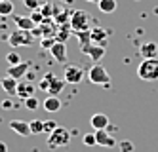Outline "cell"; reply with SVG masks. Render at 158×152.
I'll return each mask as SVG.
<instances>
[{"label": "cell", "mask_w": 158, "mask_h": 152, "mask_svg": "<svg viewBox=\"0 0 158 152\" xmlns=\"http://www.w3.org/2000/svg\"><path fill=\"white\" fill-rule=\"evenodd\" d=\"M63 78L67 84H80L84 80V71L76 65H67L65 67V72H63Z\"/></svg>", "instance_id": "obj_6"}, {"label": "cell", "mask_w": 158, "mask_h": 152, "mask_svg": "<svg viewBox=\"0 0 158 152\" xmlns=\"http://www.w3.org/2000/svg\"><path fill=\"white\" fill-rule=\"evenodd\" d=\"M0 107H2L4 110H12V109H15L14 107V103L10 101V99H6V101H2V105H0Z\"/></svg>", "instance_id": "obj_35"}, {"label": "cell", "mask_w": 158, "mask_h": 152, "mask_svg": "<svg viewBox=\"0 0 158 152\" xmlns=\"http://www.w3.org/2000/svg\"><path fill=\"white\" fill-rule=\"evenodd\" d=\"M55 78V74H52V72H48L46 76H44L40 82H38V88L42 89V91H48V88H50V84H52V80Z\"/></svg>", "instance_id": "obj_23"}, {"label": "cell", "mask_w": 158, "mask_h": 152, "mask_svg": "<svg viewBox=\"0 0 158 152\" xmlns=\"http://www.w3.org/2000/svg\"><path fill=\"white\" fill-rule=\"evenodd\" d=\"M65 78H57L55 76L53 80H52V84H50V88H48V95H59L61 93V89L65 88Z\"/></svg>", "instance_id": "obj_19"}, {"label": "cell", "mask_w": 158, "mask_h": 152, "mask_svg": "<svg viewBox=\"0 0 158 152\" xmlns=\"http://www.w3.org/2000/svg\"><path fill=\"white\" fill-rule=\"evenodd\" d=\"M69 143H71V131L61 125L55 131H52L46 139V145L50 148H63V146H69Z\"/></svg>", "instance_id": "obj_4"}, {"label": "cell", "mask_w": 158, "mask_h": 152, "mask_svg": "<svg viewBox=\"0 0 158 152\" xmlns=\"http://www.w3.org/2000/svg\"><path fill=\"white\" fill-rule=\"evenodd\" d=\"M133 148H135V146H133L131 141H120V143H118V150H120V152H133Z\"/></svg>", "instance_id": "obj_30"}, {"label": "cell", "mask_w": 158, "mask_h": 152, "mask_svg": "<svg viewBox=\"0 0 158 152\" xmlns=\"http://www.w3.org/2000/svg\"><path fill=\"white\" fill-rule=\"evenodd\" d=\"M14 23H15V27L25 29V31H32L36 27L35 21H32L31 17H25V15H14Z\"/></svg>", "instance_id": "obj_18"}, {"label": "cell", "mask_w": 158, "mask_h": 152, "mask_svg": "<svg viewBox=\"0 0 158 152\" xmlns=\"http://www.w3.org/2000/svg\"><path fill=\"white\" fill-rule=\"evenodd\" d=\"M69 34H71V31H69V29H61V32L57 34V38H55V40H59V42H67Z\"/></svg>", "instance_id": "obj_33"}, {"label": "cell", "mask_w": 158, "mask_h": 152, "mask_svg": "<svg viewBox=\"0 0 158 152\" xmlns=\"http://www.w3.org/2000/svg\"><path fill=\"white\" fill-rule=\"evenodd\" d=\"M14 14V2L12 0H2L0 2V15L6 17V15H12Z\"/></svg>", "instance_id": "obj_21"}, {"label": "cell", "mask_w": 158, "mask_h": 152, "mask_svg": "<svg viewBox=\"0 0 158 152\" xmlns=\"http://www.w3.org/2000/svg\"><path fill=\"white\" fill-rule=\"evenodd\" d=\"M86 2H94L95 4V2H99V0H86Z\"/></svg>", "instance_id": "obj_37"}, {"label": "cell", "mask_w": 158, "mask_h": 152, "mask_svg": "<svg viewBox=\"0 0 158 152\" xmlns=\"http://www.w3.org/2000/svg\"><path fill=\"white\" fill-rule=\"evenodd\" d=\"M139 55L143 59H154L158 57V44L156 42H145L139 48Z\"/></svg>", "instance_id": "obj_13"}, {"label": "cell", "mask_w": 158, "mask_h": 152, "mask_svg": "<svg viewBox=\"0 0 158 152\" xmlns=\"http://www.w3.org/2000/svg\"><path fill=\"white\" fill-rule=\"evenodd\" d=\"M50 53H52V57L57 63H67V42H55L53 46H52V50H50Z\"/></svg>", "instance_id": "obj_12"}, {"label": "cell", "mask_w": 158, "mask_h": 152, "mask_svg": "<svg viewBox=\"0 0 158 152\" xmlns=\"http://www.w3.org/2000/svg\"><path fill=\"white\" fill-rule=\"evenodd\" d=\"M53 21L57 23V25H63L65 21H71V14L69 11H59V14L53 15Z\"/></svg>", "instance_id": "obj_26"}, {"label": "cell", "mask_w": 158, "mask_h": 152, "mask_svg": "<svg viewBox=\"0 0 158 152\" xmlns=\"http://www.w3.org/2000/svg\"><path fill=\"white\" fill-rule=\"evenodd\" d=\"M42 109L46 110V112H57V110H61L59 97L57 95H48L46 99H44V103H42Z\"/></svg>", "instance_id": "obj_17"}, {"label": "cell", "mask_w": 158, "mask_h": 152, "mask_svg": "<svg viewBox=\"0 0 158 152\" xmlns=\"http://www.w3.org/2000/svg\"><path fill=\"white\" fill-rule=\"evenodd\" d=\"M29 17H31L32 21H35V25H42V23H44V21H46V17H44V15H42V11H40V10H32Z\"/></svg>", "instance_id": "obj_25"}, {"label": "cell", "mask_w": 158, "mask_h": 152, "mask_svg": "<svg viewBox=\"0 0 158 152\" xmlns=\"http://www.w3.org/2000/svg\"><path fill=\"white\" fill-rule=\"evenodd\" d=\"M57 122H53V120H44V133H52V131H55V129H57Z\"/></svg>", "instance_id": "obj_28"}, {"label": "cell", "mask_w": 158, "mask_h": 152, "mask_svg": "<svg viewBox=\"0 0 158 152\" xmlns=\"http://www.w3.org/2000/svg\"><path fill=\"white\" fill-rule=\"evenodd\" d=\"M89 34H92V44L107 46V40L112 34V31L110 29H103V27H94L92 31H89Z\"/></svg>", "instance_id": "obj_8"}, {"label": "cell", "mask_w": 158, "mask_h": 152, "mask_svg": "<svg viewBox=\"0 0 158 152\" xmlns=\"http://www.w3.org/2000/svg\"><path fill=\"white\" fill-rule=\"evenodd\" d=\"M17 84H19V80L12 78V76H4L0 80V88H2L8 95H17Z\"/></svg>", "instance_id": "obj_16"}, {"label": "cell", "mask_w": 158, "mask_h": 152, "mask_svg": "<svg viewBox=\"0 0 158 152\" xmlns=\"http://www.w3.org/2000/svg\"><path fill=\"white\" fill-rule=\"evenodd\" d=\"M38 107H40V101H38L35 95H32V97H27V99H25V109H27V110H36Z\"/></svg>", "instance_id": "obj_24"}, {"label": "cell", "mask_w": 158, "mask_h": 152, "mask_svg": "<svg viewBox=\"0 0 158 152\" xmlns=\"http://www.w3.org/2000/svg\"><path fill=\"white\" fill-rule=\"evenodd\" d=\"M89 124H92V127L95 131H99V129H107V127L110 125V120H109V116L107 114H94L92 118H89Z\"/></svg>", "instance_id": "obj_14"}, {"label": "cell", "mask_w": 158, "mask_h": 152, "mask_svg": "<svg viewBox=\"0 0 158 152\" xmlns=\"http://www.w3.org/2000/svg\"><path fill=\"white\" fill-rule=\"evenodd\" d=\"M8 125H10V129L15 131L19 137H31V135H32V133H31V125H29V122H25V120H10Z\"/></svg>", "instance_id": "obj_10"}, {"label": "cell", "mask_w": 158, "mask_h": 152, "mask_svg": "<svg viewBox=\"0 0 158 152\" xmlns=\"http://www.w3.org/2000/svg\"><path fill=\"white\" fill-rule=\"evenodd\" d=\"M35 91H36V86L32 84V82H23V80H19V84H17V95H19L21 99L32 97V95H35Z\"/></svg>", "instance_id": "obj_15"}, {"label": "cell", "mask_w": 158, "mask_h": 152, "mask_svg": "<svg viewBox=\"0 0 158 152\" xmlns=\"http://www.w3.org/2000/svg\"><path fill=\"white\" fill-rule=\"evenodd\" d=\"M6 61H8L10 65H19V63H21V57H19L17 51H10V53L6 55Z\"/></svg>", "instance_id": "obj_29"}, {"label": "cell", "mask_w": 158, "mask_h": 152, "mask_svg": "<svg viewBox=\"0 0 158 152\" xmlns=\"http://www.w3.org/2000/svg\"><path fill=\"white\" fill-rule=\"evenodd\" d=\"M97 8H99V11H103V14H112V11L116 10V0H99Z\"/></svg>", "instance_id": "obj_20"}, {"label": "cell", "mask_w": 158, "mask_h": 152, "mask_svg": "<svg viewBox=\"0 0 158 152\" xmlns=\"http://www.w3.org/2000/svg\"><path fill=\"white\" fill-rule=\"evenodd\" d=\"M95 139H97V145L99 146H105V148H112L116 145V139L109 129H99L95 131Z\"/></svg>", "instance_id": "obj_11"}, {"label": "cell", "mask_w": 158, "mask_h": 152, "mask_svg": "<svg viewBox=\"0 0 158 152\" xmlns=\"http://www.w3.org/2000/svg\"><path fill=\"white\" fill-rule=\"evenodd\" d=\"M82 143H84L86 146H95V145H97V139H95V133H86V135L82 137Z\"/></svg>", "instance_id": "obj_27"}, {"label": "cell", "mask_w": 158, "mask_h": 152, "mask_svg": "<svg viewBox=\"0 0 158 152\" xmlns=\"http://www.w3.org/2000/svg\"><path fill=\"white\" fill-rule=\"evenodd\" d=\"M23 4L32 11V10H40V0H23Z\"/></svg>", "instance_id": "obj_31"}, {"label": "cell", "mask_w": 158, "mask_h": 152, "mask_svg": "<svg viewBox=\"0 0 158 152\" xmlns=\"http://www.w3.org/2000/svg\"><path fill=\"white\" fill-rule=\"evenodd\" d=\"M82 53L88 55L92 61H101L103 59V55H105V46H97V44H88V46H82Z\"/></svg>", "instance_id": "obj_7"}, {"label": "cell", "mask_w": 158, "mask_h": 152, "mask_svg": "<svg viewBox=\"0 0 158 152\" xmlns=\"http://www.w3.org/2000/svg\"><path fill=\"white\" fill-rule=\"evenodd\" d=\"M29 125H31V133H32V135L44 133V120H31Z\"/></svg>", "instance_id": "obj_22"}, {"label": "cell", "mask_w": 158, "mask_h": 152, "mask_svg": "<svg viewBox=\"0 0 158 152\" xmlns=\"http://www.w3.org/2000/svg\"><path fill=\"white\" fill-rule=\"evenodd\" d=\"M0 152H8V145L4 141H0Z\"/></svg>", "instance_id": "obj_36"}, {"label": "cell", "mask_w": 158, "mask_h": 152, "mask_svg": "<svg viewBox=\"0 0 158 152\" xmlns=\"http://www.w3.org/2000/svg\"><path fill=\"white\" fill-rule=\"evenodd\" d=\"M40 11H42V15H44V17L48 19V17H52V11H53V6H52V4H44V6L40 8Z\"/></svg>", "instance_id": "obj_32"}, {"label": "cell", "mask_w": 158, "mask_h": 152, "mask_svg": "<svg viewBox=\"0 0 158 152\" xmlns=\"http://www.w3.org/2000/svg\"><path fill=\"white\" fill-rule=\"evenodd\" d=\"M0 2H2V0H0Z\"/></svg>", "instance_id": "obj_38"}, {"label": "cell", "mask_w": 158, "mask_h": 152, "mask_svg": "<svg viewBox=\"0 0 158 152\" xmlns=\"http://www.w3.org/2000/svg\"><path fill=\"white\" fill-rule=\"evenodd\" d=\"M57 42V40H53V38H40V44H42V48H46V50H52V46Z\"/></svg>", "instance_id": "obj_34"}, {"label": "cell", "mask_w": 158, "mask_h": 152, "mask_svg": "<svg viewBox=\"0 0 158 152\" xmlns=\"http://www.w3.org/2000/svg\"><path fill=\"white\" fill-rule=\"evenodd\" d=\"M69 25L73 29V32H88V31H92L95 27V21L94 17L88 14L86 10H76L71 14V21H69Z\"/></svg>", "instance_id": "obj_1"}, {"label": "cell", "mask_w": 158, "mask_h": 152, "mask_svg": "<svg viewBox=\"0 0 158 152\" xmlns=\"http://www.w3.org/2000/svg\"><path fill=\"white\" fill-rule=\"evenodd\" d=\"M29 68H31V63H29V61H21L19 65H10V67H8V71H6V74H8V76H12V78L21 80L23 76H27Z\"/></svg>", "instance_id": "obj_9"}, {"label": "cell", "mask_w": 158, "mask_h": 152, "mask_svg": "<svg viewBox=\"0 0 158 152\" xmlns=\"http://www.w3.org/2000/svg\"><path fill=\"white\" fill-rule=\"evenodd\" d=\"M8 44L10 48H19V46H25V48H31L32 44H35V34L32 31H25V29H15L8 34Z\"/></svg>", "instance_id": "obj_2"}, {"label": "cell", "mask_w": 158, "mask_h": 152, "mask_svg": "<svg viewBox=\"0 0 158 152\" xmlns=\"http://www.w3.org/2000/svg\"><path fill=\"white\" fill-rule=\"evenodd\" d=\"M137 76L143 82H156L158 80V57H154V59H143L137 67Z\"/></svg>", "instance_id": "obj_3"}, {"label": "cell", "mask_w": 158, "mask_h": 152, "mask_svg": "<svg viewBox=\"0 0 158 152\" xmlns=\"http://www.w3.org/2000/svg\"><path fill=\"white\" fill-rule=\"evenodd\" d=\"M88 80L92 82V84H95V86H109L110 84V76L107 72V68L103 65H99V63H95V65L89 67Z\"/></svg>", "instance_id": "obj_5"}]
</instances>
